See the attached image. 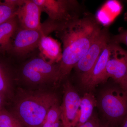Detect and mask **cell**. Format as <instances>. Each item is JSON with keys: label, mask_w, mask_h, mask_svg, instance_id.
<instances>
[{"label": "cell", "mask_w": 127, "mask_h": 127, "mask_svg": "<svg viewBox=\"0 0 127 127\" xmlns=\"http://www.w3.org/2000/svg\"><path fill=\"white\" fill-rule=\"evenodd\" d=\"M42 12L63 29L82 17V8L76 0H33Z\"/></svg>", "instance_id": "cell-5"}, {"label": "cell", "mask_w": 127, "mask_h": 127, "mask_svg": "<svg viewBox=\"0 0 127 127\" xmlns=\"http://www.w3.org/2000/svg\"><path fill=\"white\" fill-rule=\"evenodd\" d=\"M112 49V43L109 42L105 47L97 61L89 74L83 81L82 84L86 88L93 89L98 84L107 81L108 76L106 72V66Z\"/></svg>", "instance_id": "cell-11"}, {"label": "cell", "mask_w": 127, "mask_h": 127, "mask_svg": "<svg viewBox=\"0 0 127 127\" xmlns=\"http://www.w3.org/2000/svg\"><path fill=\"white\" fill-rule=\"evenodd\" d=\"M111 43L112 51L106 66L107 75L108 78H112L127 92V51L119 45Z\"/></svg>", "instance_id": "cell-9"}, {"label": "cell", "mask_w": 127, "mask_h": 127, "mask_svg": "<svg viewBox=\"0 0 127 127\" xmlns=\"http://www.w3.org/2000/svg\"><path fill=\"white\" fill-rule=\"evenodd\" d=\"M97 103L95 97L91 93H86L81 97L79 108L80 116L77 126L86 122L92 117L94 109L96 106Z\"/></svg>", "instance_id": "cell-14"}, {"label": "cell", "mask_w": 127, "mask_h": 127, "mask_svg": "<svg viewBox=\"0 0 127 127\" xmlns=\"http://www.w3.org/2000/svg\"><path fill=\"white\" fill-rule=\"evenodd\" d=\"M111 35L107 27L102 28L86 54L74 66L81 81L92 70L104 48L110 42Z\"/></svg>", "instance_id": "cell-7"}, {"label": "cell", "mask_w": 127, "mask_h": 127, "mask_svg": "<svg viewBox=\"0 0 127 127\" xmlns=\"http://www.w3.org/2000/svg\"><path fill=\"white\" fill-rule=\"evenodd\" d=\"M120 124V127H127V115L123 119Z\"/></svg>", "instance_id": "cell-22"}, {"label": "cell", "mask_w": 127, "mask_h": 127, "mask_svg": "<svg viewBox=\"0 0 127 127\" xmlns=\"http://www.w3.org/2000/svg\"><path fill=\"white\" fill-rule=\"evenodd\" d=\"M55 28L45 21L40 28L37 30H26L19 27L13 37L11 48L8 56L16 59L25 61L38 50L42 37L55 32Z\"/></svg>", "instance_id": "cell-4"}, {"label": "cell", "mask_w": 127, "mask_h": 127, "mask_svg": "<svg viewBox=\"0 0 127 127\" xmlns=\"http://www.w3.org/2000/svg\"><path fill=\"white\" fill-rule=\"evenodd\" d=\"M15 114L26 127H41L48 111L58 99L45 91L22 92L16 100Z\"/></svg>", "instance_id": "cell-2"}, {"label": "cell", "mask_w": 127, "mask_h": 127, "mask_svg": "<svg viewBox=\"0 0 127 127\" xmlns=\"http://www.w3.org/2000/svg\"><path fill=\"white\" fill-rule=\"evenodd\" d=\"M124 20L127 22V12L124 15Z\"/></svg>", "instance_id": "cell-24"}, {"label": "cell", "mask_w": 127, "mask_h": 127, "mask_svg": "<svg viewBox=\"0 0 127 127\" xmlns=\"http://www.w3.org/2000/svg\"><path fill=\"white\" fill-rule=\"evenodd\" d=\"M42 12L33 0H21L15 15L20 28L26 30H37L41 28Z\"/></svg>", "instance_id": "cell-10"}, {"label": "cell", "mask_w": 127, "mask_h": 127, "mask_svg": "<svg viewBox=\"0 0 127 127\" xmlns=\"http://www.w3.org/2000/svg\"><path fill=\"white\" fill-rule=\"evenodd\" d=\"M111 42L118 45L123 43L127 46V30H122L117 35H111Z\"/></svg>", "instance_id": "cell-19"}, {"label": "cell", "mask_w": 127, "mask_h": 127, "mask_svg": "<svg viewBox=\"0 0 127 127\" xmlns=\"http://www.w3.org/2000/svg\"><path fill=\"white\" fill-rule=\"evenodd\" d=\"M100 106L108 122L117 125L127 114V92L122 88L108 89L102 95Z\"/></svg>", "instance_id": "cell-6"}, {"label": "cell", "mask_w": 127, "mask_h": 127, "mask_svg": "<svg viewBox=\"0 0 127 127\" xmlns=\"http://www.w3.org/2000/svg\"><path fill=\"white\" fill-rule=\"evenodd\" d=\"M40 56L46 61L60 63L62 57L61 43L58 40L48 35L42 37L38 47Z\"/></svg>", "instance_id": "cell-12"}, {"label": "cell", "mask_w": 127, "mask_h": 127, "mask_svg": "<svg viewBox=\"0 0 127 127\" xmlns=\"http://www.w3.org/2000/svg\"><path fill=\"white\" fill-rule=\"evenodd\" d=\"M4 56L0 55V94L2 97L9 93L13 79L12 71L3 58Z\"/></svg>", "instance_id": "cell-15"}, {"label": "cell", "mask_w": 127, "mask_h": 127, "mask_svg": "<svg viewBox=\"0 0 127 127\" xmlns=\"http://www.w3.org/2000/svg\"><path fill=\"white\" fill-rule=\"evenodd\" d=\"M24 61L16 76L25 83L37 86L60 82V63L46 61L40 56L38 50Z\"/></svg>", "instance_id": "cell-3"}, {"label": "cell", "mask_w": 127, "mask_h": 127, "mask_svg": "<svg viewBox=\"0 0 127 127\" xmlns=\"http://www.w3.org/2000/svg\"><path fill=\"white\" fill-rule=\"evenodd\" d=\"M61 115L60 106L57 103L52 107L48 111L41 127H61L62 125Z\"/></svg>", "instance_id": "cell-17"}, {"label": "cell", "mask_w": 127, "mask_h": 127, "mask_svg": "<svg viewBox=\"0 0 127 127\" xmlns=\"http://www.w3.org/2000/svg\"><path fill=\"white\" fill-rule=\"evenodd\" d=\"M99 127H117V125L111 123L109 122L104 123L100 122Z\"/></svg>", "instance_id": "cell-21"}, {"label": "cell", "mask_w": 127, "mask_h": 127, "mask_svg": "<svg viewBox=\"0 0 127 127\" xmlns=\"http://www.w3.org/2000/svg\"><path fill=\"white\" fill-rule=\"evenodd\" d=\"M101 29L96 18L92 14L86 13L77 20L55 32L63 45L62 57L59 63L60 82L69 76Z\"/></svg>", "instance_id": "cell-1"}, {"label": "cell", "mask_w": 127, "mask_h": 127, "mask_svg": "<svg viewBox=\"0 0 127 127\" xmlns=\"http://www.w3.org/2000/svg\"><path fill=\"white\" fill-rule=\"evenodd\" d=\"M0 127H26L15 114L1 109L0 111Z\"/></svg>", "instance_id": "cell-18"}, {"label": "cell", "mask_w": 127, "mask_h": 127, "mask_svg": "<svg viewBox=\"0 0 127 127\" xmlns=\"http://www.w3.org/2000/svg\"><path fill=\"white\" fill-rule=\"evenodd\" d=\"M100 122L96 118L92 117L84 123L77 125L76 127H99Z\"/></svg>", "instance_id": "cell-20"}, {"label": "cell", "mask_w": 127, "mask_h": 127, "mask_svg": "<svg viewBox=\"0 0 127 127\" xmlns=\"http://www.w3.org/2000/svg\"><path fill=\"white\" fill-rule=\"evenodd\" d=\"M2 95L0 94V111L1 110V106L2 105Z\"/></svg>", "instance_id": "cell-23"}, {"label": "cell", "mask_w": 127, "mask_h": 127, "mask_svg": "<svg viewBox=\"0 0 127 127\" xmlns=\"http://www.w3.org/2000/svg\"><path fill=\"white\" fill-rule=\"evenodd\" d=\"M63 101L60 106L63 127H76L80 116L81 97L69 82L64 84Z\"/></svg>", "instance_id": "cell-8"}, {"label": "cell", "mask_w": 127, "mask_h": 127, "mask_svg": "<svg viewBox=\"0 0 127 127\" xmlns=\"http://www.w3.org/2000/svg\"><path fill=\"white\" fill-rule=\"evenodd\" d=\"M19 27L15 15L0 25V55H8L13 37Z\"/></svg>", "instance_id": "cell-13"}, {"label": "cell", "mask_w": 127, "mask_h": 127, "mask_svg": "<svg viewBox=\"0 0 127 127\" xmlns=\"http://www.w3.org/2000/svg\"><path fill=\"white\" fill-rule=\"evenodd\" d=\"M21 0H0V25L14 16Z\"/></svg>", "instance_id": "cell-16"}]
</instances>
